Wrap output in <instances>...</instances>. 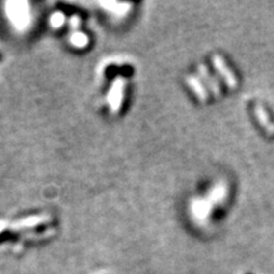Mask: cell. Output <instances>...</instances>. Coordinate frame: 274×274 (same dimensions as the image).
Returning a JSON list of instances; mask_svg holds the SVG:
<instances>
[{
	"instance_id": "6da1fadb",
	"label": "cell",
	"mask_w": 274,
	"mask_h": 274,
	"mask_svg": "<svg viewBox=\"0 0 274 274\" xmlns=\"http://www.w3.org/2000/svg\"><path fill=\"white\" fill-rule=\"evenodd\" d=\"M213 64L217 67V70L219 71V74L223 76V79L226 80V84L231 89L236 88L238 86V80H236V76L234 75V73L231 71V69L227 66L226 61L223 60L221 56L215 55L213 56Z\"/></svg>"
},
{
	"instance_id": "7a4b0ae2",
	"label": "cell",
	"mask_w": 274,
	"mask_h": 274,
	"mask_svg": "<svg viewBox=\"0 0 274 274\" xmlns=\"http://www.w3.org/2000/svg\"><path fill=\"white\" fill-rule=\"evenodd\" d=\"M254 112H255V116L258 117L259 122L262 123L263 127L268 131V134L274 135V123L271 121L269 116L267 114V112H265L264 107H262L260 104H256V106L254 107Z\"/></svg>"
},
{
	"instance_id": "3957f363",
	"label": "cell",
	"mask_w": 274,
	"mask_h": 274,
	"mask_svg": "<svg viewBox=\"0 0 274 274\" xmlns=\"http://www.w3.org/2000/svg\"><path fill=\"white\" fill-rule=\"evenodd\" d=\"M199 70H201V74L202 76H203L204 79L207 80V84L211 86V89L213 90V94L216 95V97H219L221 95V89H219V84H217V80L216 78H212V76L210 75V73L207 71V69H206V66H199Z\"/></svg>"
},
{
	"instance_id": "277c9868",
	"label": "cell",
	"mask_w": 274,
	"mask_h": 274,
	"mask_svg": "<svg viewBox=\"0 0 274 274\" xmlns=\"http://www.w3.org/2000/svg\"><path fill=\"white\" fill-rule=\"evenodd\" d=\"M189 84L192 85V88H194V90H195V94L198 95V98L201 99V101H207L208 99V94H207V91H206V89L203 88V86L198 82V80L195 79V78H189Z\"/></svg>"
},
{
	"instance_id": "5b68a950",
	"label": "cell",
	"mask_w": 274,
	"mask_h": 274,
	"mask_svg": "<svg viewBox=\"0 0 274 274\" xmlns=\"http://www.w3.org/2000/svg\"><path fill=\"white\" fill-rule=\"evenodd\" d=\"M247 274H251V273H247Z\"/></svg>"
}]
</instances>
